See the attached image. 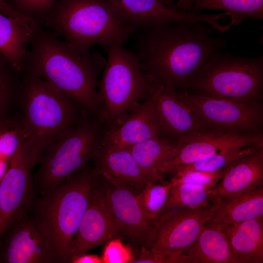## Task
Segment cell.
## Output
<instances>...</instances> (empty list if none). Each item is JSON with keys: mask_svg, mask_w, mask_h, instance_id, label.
Instances as JSON below:
<instances>
[{"mask_svg": "<svg viewBox=\"0 0 263 263\" xmlns=\"http://www.w3.org/2000/svg\"><path fill=\"white\" fill-rule=\"evenodd\" d=\"M212 189L199 185L173 183L169 191L166 211L174 208H193L209 204Z\"/></svg>", "mask_w": 263, "mask_h": 263, "instance_id": "obj_28", "label": "cell"}, {"mask_svg": "<svg viewBox=\"0 0 263 263\" xmlns=\"http://www.w3.org/2000/svg\"><path fill=\"white\" fill-rule=\"evenodd\" d=\"M180 98L193 111L208 131L236 133L254 131L263 118L261 107L254 102H240L183 91Z\"/></svg>", "mask_w": 263, "mask_h": 263, "instance_id": "obj_10", "label": "cell"}, {"mask_svg": "<svg viewBox=\"0 0 263 263\" xmlns=\"http://www.w3.org/2000/svg\"><path fill=\"white\" fill-rule=\"evenodd\" d=\"M194 0H178L176 4L177 9L184 12L192 11V6Z\"/></svg>", "mask_w": 263, "mask_h": 263, "instance_id": "obj_36", "label": "cell"}, {"mask_svg": "<svg viewBox=\"0 0 263 263\" xmlns=\"http://www.w3.org/2000/svg\"><path fill=\"white\" fill-rule=\"evenodd\" d=\"M263 144L237 148L218 153L202 160L175 168L167 174L172 176L189 171L213 172L223 170L231 161L253 150Z\"/></svg>", "mask_w": 263, "mask_h": 263, "instance_id": "obj_29", "label": "cell"}, {"mask_svg": "<svg viewBox=\"0 0 263 263\" xmlns=\"http://www.w3.org/2000/svg\"><path fill=\"white\" fill-rule=\"evenodd\" d=\"M71 263H103L101 257L94 254L87 253L78 256L73 259Z\"/></svg>", "mask_w": 263, "mask_h": 263, "instance_id": "obj_35", "label": "cell"}, {"mask_svg": "<svg viewBox=\"0 0 263 263\" xmlns=\"http://www.w3.org/2000/svg\"><path fill=\"white\" fill-rule=\"evenodd\" d=\"M263 84V56L243 57L219 52L194 74L187 89L204 96L254 102L261 96Z\"/></svg>", "mask_w": 263, "mask_h": 263, "instance_id": "obj_8", "label": "cell"}, {"mask_svg": "<svg viewBox=\"0 0 263 263\" xmlns=\"http://www.w3.org/2000/svg\"><path fill=\"white\" fill-rule=\"evenodd\" d=\"M10 118L5 117L0 119V133L8 124Z\"/></svg>", "mask_w": 263, "mask_h": 263, "instance_id": "obj_38", "label": "cell"}, {"mask_svg": "<svg viewBox=\"0 0 263 263\" xmlns=\"http://www.w3.org/2000/svg\"><path fill=\"white\" fill-rule=\"evenodd\" d=\"M7 162L0 160V181L7 170Z\"/></svg>", "mask_w": 263, "mask_h": 263, "instance_id": "obj_37", "label": "cell"}, {"mask_svg": "<svg viewBox=\"0 0 263 263\" xmlns=\"http://www.w3.org/2000/svg\"><path fill=\"white\" fill-rule=\"evenodd\" d=\"M121 237L98 175L90 190L87 207L71 243L69 263L99 245Z\"/></svg>", "mask_w": 263, "mask_h": 263, "instance_id": "obj_15", "label": "cell"}, {"mask_svg": "<svg viewBox=\"0 0 263 263\" xmlns=\"http://www.w3.org/2000/svg\"><path fill=\"white\" fill-rule=\"evenodd\" d=\"M98 175L87 166L33 200L32 215L60 263H69L70 247Z\"/></svg>", "mask_w": 263, "mask_h": 263, "instance_id": "obj_4", "label": "cell"}, {"mask_svg": "<svg viewBox=\"0 0 263 263\" xmlns=\"http://www.w3.org/2000/svg\"><path fill=\"white\" fill-rule=\"evenodd\" d=\"M104 196L122 236L148 249L153 236V225L146 217L133 188L107 173L100 174Z\"/></svg>", "mask_w": 263, "mask_h": 263, "instance_id": "obj_13", "label": "cell"}, {"mask_svg": "<svg viewBox=\"0 0 263 263\" xmlns=\"http://www.w3.org/2000/svg\"><path fill=\"white\" fill-rule=\"evenodd\" d=\"M212 210L205 225L220 230L263 217V186L233 197L211 202Z\"/></svg>", "mask_w": 263, "mask_h": 263, "instance_id": "obj_20", "label": "cell"}, {"mask_svg": "<svg viewBox=\"0 0 263 263\" xmlns=\"http://www.w3.org/2000/svg\"><path fill=\"white\" fill-rule=\"evenodd\" d=\"M0 12L21 21L26 20V18L15 10L6 0H0Z\"/></svg>", "mask_w": 263, "mask_h": 263, "instance_id": "obj_34", "label": "cell"}, {"mask_svg": "<svg viewBox=\"0 0 263 263\" xmlns=\"http://www.w3.org/2000/svg\"><path fill=\"white\" fill-rule=\"evenodd\" d=\"M94 160V168L98 174L107 173L133 188L141 190L148 182L151 181L126 147L103 145Z\"/></svg>", "mask_w": 263, "mask_h": 263, "instance_id": "obj_21", "label": "cell"}, {"mask_svg": "<svg viewBox=\"0 0 263 263\" xmlns=\"http://www.w3.org/2000/svg\"><path fill=\"white\" fill-rule=\"evenodd\" d=\"M126 148L151 181L164 182L163 176L159 173V167L175 154L178 145L160 137L150 138Z\"/></svg>", "mask_w": 263, "mask_h": 263, "instance_id": "obj_25", "label": "cell"}, {"mask_svg": "<svg viewBox=\"0 0 263 263\" xmlns=\"http://www.w3.org/2000/svg\"><path fill=\"white\" fill-rule=\"evenodd\" d=\"M263 143V136L261 133L211 132L194 133L176 143V153L161 165L159 173L167 174L175 168L202 160L222 151Z\"/></svg>", "mask_w": 263, "mask_h": 263, "instance_id": "obj_14", "label": "cell"}, {"mask_svg": "<svg viewBox=\"0 0 263 263\" xmlns=\"http://www.w3.org/2000/svg\"><path fill=\"white\" fill-rule=\"evenodd\" d=\"M76 47L123 44L131 33L115 18L106 0H59L42 22Z\"/></svg>", "mask_w": 263, "mask_h": 263, "instance_id": "obj_7", "label": "cell"}, {"mask_svg": "<svg viewBox=\"0 0 263 263\" xmlns=\"http://www.w3.org/2000/svg\"><path fill=\"white\" fill-rule=\"evenodd\" d=\"M238 263H263V217L224 228Z\"/></svg>", "mask_w": 263, "mask_h": 263, "instance_id": "obj_23", "label": "cell"}, {"mask_svg": "<svg viewBox=\"0 0 263 263\" xmlns=\"http://www.w3.org/2000/svg\"><path fill=\"white\" fill-rule=\"evenodd\" d=\"M22 73L8 61L0 64V119L11 103L18 105Z\"/></svg>", "mask_w": 263, "mask_h": 263, "instance_id": "obj_30", "label": "cell"}, {"mask_svg": "<svg viewBox=\"0 0 263 263\" xmlns=\"http://www.w3.org/2000/svg\"><path fill=\"white\" fill-rule=\"evenodd\" d=\"M104 124L86 113L75 126L46 148L33 177L36 195L54 188L96 158L103 146Z\"/></svg>", "mask_w": 263, "mask_h": 263, "instance_id": "obj_5", "label": "cell"}, {"mask_svg": "<svg viewBox=\"0 0 263 263\" xmlns=\"http://www.w3.org/2000/svg\"><path fill=\"white\" fill-rule=\"evenodd\" d=\"M207 25L167 23L134 33L133 52L143 72L159 85L185 91L207 59L225 46Z\"/></svg>", "mask_w": 263, "mask_h": 263, "instance_id": "obj_1", "label": "cell"}, {"mask_svg": "<svg viewBox=\"0 0 263 263\" xmlns=\"http://www.w3.org/2000/svg\"><path fill=\"white\" fill-rule=\"evenodd\" d=\"M35 30L30 23L0 12V53L19 72L23 70Z\"/></svg>", "mask_w": 263, "mask_h": 263, "instance_id": "obj_24", "label": "cell"}, {"mask_svg": "<svg viewBox=\"0 0 263 263\" xmlns=\"http://www.w3.org/2000/svg\"><path fill=\"white\" fill-rule=\"evenodd\" d=\"M154 111L161 135L165 134L176 139V143L188 135L208 132L193 111L173 89L162 85Z\"/></svg>", "mask_w": 263, "mask_h": 263, "instance_id": "obj_19", "label": "cell"}, {"mask_svg": "<svg viewBox=\"0 0 263 263\" xmlns=\"http://www.w3.org/2000/svg\"><path fill=\"white\" fill-rule=\"evenodd\" d=\"M22 72L40 78L76 102L86 113L103 120L98 77L106 58L80 49L55 34L35 28Z\"/></svg>", "mask_w": 263, "mask_h": 263, "instance_id": "obj_2", "label": "cell"}, {"mask_svg": "<svg viewBox=\"0 0 263 263\" xmlns=\"http://www.w3.org/2000/svg\"><path fill=\"white\" fill-rule=\"evenodd\" d=\"M21 73L18 109L23 145L38 163L46 148L75 126L86 112L50 83Z\"/></svg>", "mask_w": 263, "mask_h": 263, "instance_id": "obj_3", "label": "cell"}, {"mask_svg": "<svg viewBox=\"0 0 263 263\" xmlns=\"http://www.w3.org/2000/svg\"><path fill=\"white\" fill-rule=\"evenodd\" d=\"M102 46L107 56L98 94L103 119L108 127L148 98L160 85L143 72L136 54L123 44Z\"/></svg>", "mask_w": 263, "mask_h": 263, "instance_id": "obj_6", "label": "cell"}, {"mask_svg": "<svg viewBox=\"0 0 263 263\" xmlns=\"http://www.w3.org/2000/svg\"><path fill=\"white\" fill-rule=\"evenodd\" d=\"M224 171V169L213 172L200 171H186L173 176L170 181L174 183L189 184L213 188L221 179Z\"/></svg>", "mask_w": 263, "mask_h": 263, "instance_id": "obj_32", "label": "cell"}, {"mask_svg": "<svg viewBox=\"0 0 263 263\" xmlns=\"http://www.w3.org/2000/svg\"><path fill=\"white\" fill-rule=\"evenodd\" d=\"M101 257L103 263H132L134 260L131 249L119 238L113 239L107 243Z\"/></svg>", "mask_w": 263, "mask_h": 263, "instance_id": "obj_33", "label": "cell"}, {"mask_svg": "<svg viewBox=\"0 0 263 263\" xmlns=\"http://www.w3.org/2000/svg\"><path fill=\"white\" fill-rule=\"evenodd\" d=\"M2 253L6 263H60L33 215L25 213L10 225Z\"/></svg>", "mask_w": 263, "mask_h": 263, "instance_id": "obj_16", "label": "cell"}, {"mask_svg": "<svg viewBox=\"0 0 263 263\" xmlns=\"http://www.w3.org/2000/svg\"><path fill=\"white\" fill-rule=\"evenodd\" d=\"M180 263H238L221 230L204 225L195 241L181 255Z\"/></svg>", "mask_w": 263, "mask_h": 263, "instance_id": "obj_22", "label": "cell"}, {"mask_svg": "<svg viewBox=\"0 0 263 263\" xmlns=\"http://www.w3.org/2000/svg\"><path fill=\"white\" fill-rule=\"evenodd\" d=\"M208 9L226 11L236 24L248 18L263 19V0H194L192 11Z\"/></svg>", "mask_w": 263, "mask_h": 263, "instance_id": "obj_26", "label": "cell"}, {"mask_svg": "<svg viewBox=\"0 0 263 263\" xmlns=\"http://www.w3.org/2000/svg\"><path fill=\"white\" fill-rule=\"evenodd\" d=\"M17 12L28 19L32 25L42 26V22L59 0H6Z\"/></svg>", "mask_w": 263, "mask_h": 263, "instance_id": "obj_31", "label": "cell"}, {"mask_svg": "<svg viewBox=\"0 0 263 263\" xmlns=\"http://www.w3.org/2000/svg\"><path fill=\"white\" fill-rule=\"evenodd\" d=\"M161 87L160 85L120 121L106 127L103 145L128 147L150 138L160 137L154 106Z\"/></svg>", "mask_w": 263, "mask_h": 263, "instance_id": "obj_17", "label": "cell"}, {"mask_svg": "<svg viewBox=\"0 0 263 263\" xmlns=\"http://www.w3.org/2000/svg\"><path fill=\"white\" fill-rule=\"evenodd\" d=\"M263 186V144L235 159L224 169L211 191L210 202L228 198Z\"/></svg>", "mask_w": 263, "mask_h": 263, "instance_id": "obj_18", "label": "cell"}, {"mask_svg": "<svg viewBox=\"0 0 263 263\" xmlns=\"http://www.w3.org/2000/svg\"><path fill=\"white\" fill-rule=\"evenodd\" d=\"M23 141L0 181V244L10 225L30 210L36 196L32 169L38 162L24 147Z\"/></svg>", "mask_w": 263, "mask_h": 263, "instance_id": "obj_11", "label": "cell"}, {"mask_svg": "<svg viewBox=\"0 0 263 263\" xmlns=\"http://www.w3.org/2000/svg\"><path fill=\"white\" fill-rule=\"evenodd\" d=\"M163 2L169 7L173 9H177L176 4L172 0H162Z\"/></svg>", "mask_w": 263, "mask_h": 263, "instance_id": "obj_39", "label": "cell"}, {"mask_svg": "<svg viewBox=\"0 0 263 263\" xmlns=\"http://www.w3.org/2000/svg\"><path fill=\"white\" fill-rule=\"evenodd\" d=\"M211 210V203L196 208L168 210L154 225L149 248L142 247L132 263H178L183 252L197 239Z\"/></svg>", "mask_w": 263, "mask_h": 263, "instance_id": "obj_9", "label": "cell"}, {"mask_svg": "<svg viewBox=\"0 0 263 263\" xmlns=\"http://www.w3.org/2000/svg\"><path fill=\"white\" fill-rule=\"evenodd\" d=\"M116 19L132 34L156 25L172 22L207 24L216 31L223 26L219 20L224 14L207 15L172 9L162 0H106Z\"/></svg>", "mask_w": 263, "mask_h": 263, "instance_id": "obj_12", "label": "cell"}, {"mask_svg": "<svg viewBox=\"0 0 263 263\" xmlns=\"http://www.w3.org/2000/svg\"><path fill=\"white\" fill-rule=\"evenodd\" d=\"M7 59L0 53V64L5 62Z\"/></svg>", "mask_w": 263, "mask_h": 263, "instance_id": "obj_40", "label": "cell"}, {"mask_svg": "<svg viewBox=\"0 0 263 263\" xmlns=\"http://www.w3.org/2000/svg\"><path fill=\"white\" fill-rule=\"evenodd\" d=\"M172 185L170 181L167 183L150 181L136 194L138 205L153 226L166 212L169 191Z\"/></svg>", "mask_w": 263, "mask_h": 263, "instance_id": "obj_27", "label": "cell"}]
</instances>
